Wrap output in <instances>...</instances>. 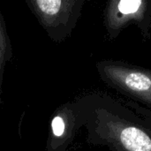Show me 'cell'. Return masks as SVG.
I'll use <instances>...</instances> for the list:
<instances>
[{
    "instance_id": "cell-4",
    "label": "cell",
    "mask_w": 151,
    "mask_h": 151,
    "mask_svg": "<svg viewBox=\"0 0 151 151\" xmlns=\"http://www.w3.org/2000/svg\"><path fill=\"white\" fill-rule=\"evenodd\" d=\"M13 58L12 47L7 33L6 25L0 10V105H2V93H3V81L4 73L6 65Z\"/></svg>"
},
{
    "instance_id": "cell-3",
    "label": "cell",
    "mask_w": 151,
    "mask_h": 151,
    "mask_svg": "<svg viewBox=\"0 0 151 151\" xmlns=\"http://www.w3.org/2000/svg\"><path fill=\"white\" fill-rule=\"evenodd\" d=\"M108 136L126 151H151V135L143 129L118 120L105 124Z\"/></svg>"
},
{
    "instance_id": "cell-1",
    "label": "cell",
    "mask_w": 151,
    "mask_h": 151,
    "mask_svg": "<svg viewBox=\"0 0 151 151\" xmlns=\"http://www.w3.org/2000/svg\"><path fill=\"white\" fill-rule=\"evenodd\" d=\"M26 4L40 25L53 40L64 36L75 2L65 0H27Z\"/></svg>"
},
{
    "instance_id": "cell-6",
    "label": "cell",
    "mask_w": 151,
    "mask_h": 151,
    "mask_svg": "<svg viewBox=\"0 0 151 151\" xmlns=\"http://www.w3.org/2000/svg\"><path fill=\"white\" fill-rule=\"evenodd\" d=\"M57 151H59V150H57Z\"/></svg>"
},
{
    "instance_id": "cell-5",
    "label": "cell",
    "mask_w": 151,
    "mask_h": 151,
    "mask_svg": "<svg viewBox=\"0 0 151 151\" xmlns=\"http://www.w3.org/2000/svg\"><path fill=\"white\" fill-rule=\"evenodd\" d=\"M142 4V1H119L117 3V9L122 15L129 16L136 13Z\"/></svg>"
},
{
    "instance_id": "cell-2",
    "label": "cell",
    "mask_w": 151,
    "mask_h": 151,
    "mask_svg": "<svg viewBox=\"0 0 151 151\" xmlns=\"http://www.w3.org/2000/svg\"><path fill=\"white\" fill-rule=\"evenodd\" d=\"M105 75L114 84L151 104V73L119 65H105Z\"/></svg>"
}]
</instances>
